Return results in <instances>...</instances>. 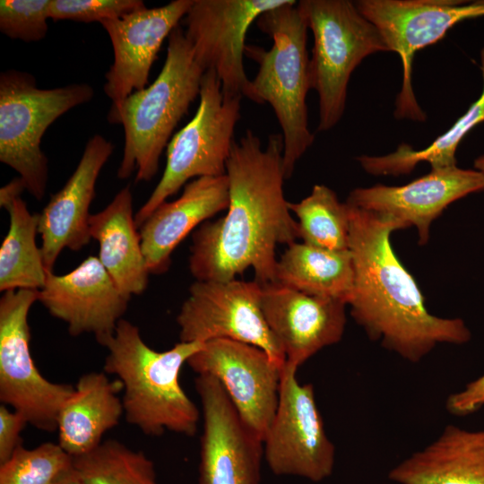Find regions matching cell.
Wrapping results in <instances>:
<instances>
[{"label": "cell", "mask_w": 484, "mask_h": 484, "mask_svg": "<svg viewBox=\"0 0 484 484\" xmlns=\"http://www.w3.org/2000/svg\"><path fill=\"white\" fill-rule=\"evenodd\" d=\"M203 412L197 484H260L264 443L240 418L220 382L198 375Z\"/></svg>", "instance_id": "cell-15"}, {"label": "cell", "mask_w": 484, "mask_h": 484, "mask_svg": "<svg viewBox=\"0 0 484 484\" xmlns=\"http://www.w3.org/2000/svg\"><path fill=\"white\" fill-rule=\"evenodd\" d=\"M217 378L240 418L263 440L274 418L283 367L262 349L229 339L206 341L186 362Z\"/></svg>", "instance_id": "cell-14"}, {"label": "cell", "mask_w": 484, "mask_h": 484, "mask_svg": "<svg viewBox=\"0 0 484 484\" xmlns=\"http://www.w3.org/2000/svg\"><path fill=\"white\" fill-rule=\"evenodd\" d=\"M146 7L142 0H51L49 18L93 22L120 18Z\"/></svg>", "instance_id": "cell-32"}, {"label": "cell", "mask_w": 484, "mask_h": 484, "mask_svg": "<svg viewBox=\"0 0 484 484\" xmlns=\"http://www.w3.org/2000/svg\"><path fill=\"white\" fill-rule=\"evenodd\" d=\"M354 4L379 30L389 51L402 59L403 76L395 117L425 120L411 85L414 54L441 39L456 23L484 16V0H359Z\"/></svg>", "instance_id": "cell-10"}, {"label": "cell", "mask_w": 484, "mask_h": 484, "mask_svg": "<svg viewBox=\"0 0 484 484\" xmlns=\"http://www.w3.org/2000/svg\"><path fill=\"white\" fill-rule=\"evenodd\" d=\"M297 6L314 36L311 89L318 95L324 132L341 120L352 72L367 56L389 51L376 27L349 0H301Z\"/></svg>", "instance_id": "cell-7"}, {"label": "cell", "mask_w": 484, "mask_h": 484, "mask_svg": "<svg viewBox=\"0 0 484 484\" xmlns=\"http://www.w3.org/2000/svg\"><path fill=\"white\" fill-rule=\"evenodd\" d=\"M113 151V143L100 134L89 139L73 173L39 213L40 249L48 272H53L65 248L78 251L91 239L90 207L98 177Z\"/></svg>", "instance_id": "cell-20"}, {"label": "cell", "mask_w": 484, "mask_h": 484, "mask_svg": "<svg viewBox=\"0 0 484 484\" xmlns=\"http://www.w3.org/2000/svg\"><path fill=\"white\" fill-rule=\"evenodd\" d=\"M480 59L482 93L452 127L429 146L419 151L402 144L395 151L386 155H361L357 160L363 169L374 176H400L410 173L419 162L424 161L430 164L431 169L456 166L455 152L459 143L474 126L484 121V46Z\"/></svg>", "instance_id": "cell-27"}, {"label": "cell", "mask_w": 484, "mask_h": 484, "mask_svg": "<svg viewBox=\"0 0 484 484\" xmlns=\"http://www.w3.org/2000/svg\"><path fill=\"white\" fill-rule=\"evenodd\" d=\"M51 0H1L0 31L12 39L36 42L48 30Z\"/></svg>", "instance_id": "cell-31"}, {"label": "cell", "mask_w": 484, "mask_h": 484, "mask_svg": "<svg viewBox=\"0 0 484 484\" xmlns=\"http://www.w3.org/2000/svg\"><path fill=\"white\" fill-rule=\"evenodd\" d=\"M484 407V375L448 396L447 411L458 417L468 416Z\"/></svg>", "instance_id": "cell-34"}, {"label": "cell", "mask_w": 484, "mask_h": 484, "mask_svg": "<svg viewBox=\"0 0 484 484\" xmlns=\"http://www.w3.org/2000/svg\"><path fill=\"white\" fill-rule=\"evenodd\" d=\"M73 467V458L58 443L22 445L0 464V484H56Z\"/></svg>", "instance_id": "cell-30"}, {"label": "cell", "mask_w": 484, "mask_h": 484, "mask_svg": "<svg viewBox=\"0 0 484 484\" xmlns=\"http://www.w3.org/2000/svg\"><path fill=\"white\" fill-rule=\"evenodd\" d=\"M26 187L20 177L0 189V205L9 214V229L0 247V290H38L45 284L47 269L36 244L39 213L32 214L22 198Z\"/></svg>", "instance_id": "cell-25"}, {"label": "cell", "mask_w": 484, "mask_h": 484, "mask_svg": "<svg viewBox=\"0 0 484 484\" xmlns=\"http://www.w3.org/2000/svg\"><path fill=\"white\" fill-rule=\"evenodd\" d=\"M298 368L285 363L279 402L264 439V457L277 476H297L313 482L333 471L335 446L326 435L314 387L301 385Z\"/></svg>", "instance_id": "cell-12"}, {"label": "cell", "mask_w": 484, "mask_h": 484, "mask_svg": "<svg viewBox=\"0 0 484 484\" xmlns=\"http://www.w3.org/2000/svg\"><path fill=\"white\" fill-rule=\"evenodd\" d=\"M192 4L193 0H174L99 22L114 52L104 84V92L112 101L110 108L119 107L133 92L149 85L150 71L164 39L179 25Z\"/></svg>", "instance_id": "cell-16"}, {"label": "cell", "mask_w": 484, "mask_h": 484, "mask_svg": "<svg viewBox=\"0 0 484 484\" xmlns=\"http://www.w3.org/2000/svg\"><path fill=\"white\" fill-rule=\"evenodd\" d=\"M73 458V469L85 484H159L152 461L116 439Z\"/></svg>", "instance_id": "cell-29"}, {"label": "cell", "mask_w": 484, "mask_h": 484, "mask_svg": "<svg viewBox=\"0 0 484 484\" xmlns=\"http://www.w3.org/2000/svg\"><path fill=\"white\" fill-rule=\"evenodd\" d=\"M229 202L225 174L194 178L184 186L180 197L162 203L139 228L150 274L167 272L171 255L181 241L198 225L227 210Z\"/></svg>", "instance_id": "cell-21"}, {"label": "cell", "mask_w": 484, "mask_h": 484, "mask_svg": "<svg viewBox=\"0 0 484 484\" xmlns=\"http://www.w3.org/2000/svg\"><path fill=\"white\" fill-rule=\"evenodd\" d=\"M283 138L262 147L251 130L233 143L226 163L229 202L225 216L194 232L189 270L196 281H231L251 268L260 284L276 281L277 245L298 238L283 192Z\"/></svg>", "instance_id": "cell-1"}, {"label": "cell", "mask_w": 484, "mask_h": 484, "mask_svg": "<svg viewBox=\"0 0 484 484\" xmlns=\"http://www.w3.org/2000/svg\"><path fill=\"white\" fill-rule=\"evenodd\" d=\"M349 205L354 288L348 305L367 336L411 363L438 344L468 342L471 333L463 320L427 310L416 281L394 254L391 233L407 227L389 214Z\"/></svg>", "instance_id": "cell-2"}, {"label": "cell", "mask_w": 484, "mask_h": 484, "mask_svg": "<svg viewBox=\"0 0 484 484\" xmlns=\"http://www.w3.org/2000/svg\"><path fill=\"white\" fill-rule=\"evenodd\" d=\"M262 285L261 307L286 363L298 368L341 341L346 325L341 300L307 295L279 282Z\"/></svg>", "instance_id": "cell-18"}, {"label": "cell", "mask_w": 484, "mask_h": 484, "mask_svg": "<svg viewBox=\"0 0 484 484\" xmlns=\"http://www.w3.org/2000/svg\"><path fill=\"white\" fill-rule=\"evenodd\" d=\"M39 301L67 324L72 336L93 333L100 342L112 335L127 309V299L96 256L63 275L48 272Z\"/></svg>", "instance_id": "cell-17"}, {"label": "cell", "mask_w": 484, "mask_h": 484, "mask_svg": "<svg viewBox=\"0 0 484 484\" xmlns=\"http://www.w3.org/2000/svg\"><path fill=\"white\" fill-rule=\"evenodd\" d=\"M100 344L108 349L104 372L115 375L123 385L124 414L129 424L150 436L166 431L195 435L200 411L182 388L179 374L203 342L179 341L157 351L145 343L136 325L122 318Z\"/></svg>", "instance_id": "cell-3"}, {"label": "cell", "mask_w": 484, "mask_h": 484, "mask_svg": "<svg viewBox=\"0 0 484 484\" xmlns=\"http://www.w3.org/2000/svg\"><path fill=\"white\" fill-rule=\"evenodd\" d=\"M94 95L88 83L39 89L33 75L15 69L0 74V161L14 169L26 191L41 201L48 161L41 150L46 130L70 109Z\"/></svg>", "instance_id": "cell-6"}, {"label": "cell", "mask_w": 484, "mask_h": 484, "mask_svg": "<svg viewBox=\"0 0 484 484\" xmlns=\"http://www.w3.org/2000/svg\"><path fill=\"white\" fill-rule=\"evenodd\" d=\"M290 0H193L185 16V35L196 63L215 71L225 96L257 104L244 66L246 36L264 13Z\"/></svg>", "instance_id": "cell-13"}, {"label": "cell", "mask_w": 484, "mask_h": 484, "mask_svg": "<svg viewBox=\"0 0 484 484\" xmlns=\"http://www.w3.org/2000/svg\"><path fill=\"white\" fill-rule=\"evenodd\" d=\"M484 190V173L457 166L430 173L401 186L376 185L350 191L346 203L358 208L389 214L407 228L418 229L419 242L429 238L433 220L452 203Z\"/></svg>", "instance_id": "cell-19"}, {"label": "cell", "mask_w": 484, "mask_h": 484, "mask_svg": "<svg viewBox=\"0 0 484 484\" xmlns=\"http://www.w3.org/2000/svg\"><path fill=\"white\" fill-rule=\"evenodd\" d=\"M288 205L298 218L302 242L330 250L349 249L350 205L341 203L333 190L315 185L309 195Z\"/></svg>", "instance_id": "cell-28"}, {"label": "cell", "mask_w": 484, "mask_h": 484, "mask_svg": "<svg viewBox=\"0 0 484 484\" xmlns=\"http://www.w3.org/2000/svg\"><path fill=\"white\" fill-rule=\"evenodd\" d=\"M262 285L256 281H196L177 316L180 341L229 339L264 350L278 365L284 353L261 307Z\"/></svg>", "instance_id": "cell-11"}, {"label": "cell", "mask_w": 484, "mask_h": 484, "mask_svg": "<svg viewBox=\"0 0 484 484\" xmlns=\"http://www.w3.org/2000/svg\"><path fill=\"white\" fill-rule=\"evenodd\" d=\"M122 390V383L111 381L105 372H89L78 379L57 419L58 444L68 454L90 453L119 423L124 408L117 393Z\"/></svg>", "instance_id": "cell-24"}, {"label": "cell", "mask_w": 484, "mask_h": 484, "mask_svg": "<svg viewBox=\"0 0 484 484\" xmlns=\"http://www.w3.org/2000/svg\"><path fill=\"white\" fill-rule=\"evenodd\" d=\"M56 484H85L75 470H70Z\"/></svg>", "instance_id": "cell-35"}, {"label": "cell", "mask_w": 484, "mask_h": 484, "mask_svg": "<svg viewBox=\"0 0 484 484\" xmlns=\"http://www.w3.org/2000/svg\"><path fill=\"white\" fill-rule=\"evenodd\" d=\"M310 296L349 304L354 288L351 253L294 242L277 261L276 281Z\"/></svg>", "instance_id": "cell-26"}, {"label": "cell", "mask_w": 484, "mask_h": 484, "mask_svg": "<svg viewBox=\"0 0 484 484\" xmlns=\"http://www.w3.org/2000/svg\"><path fill=\"white\" fill-rule=\"evenodd\" d=\"M241 99L223 95L215 71L203 73L199 106L193 118L172 136L167 146L163 175L134 216L138 229L190 179L226 174L236 125L240 119Z\"/></svg>", "instance_id": "cell-8"}, {"label": "cell", "mask_w": 484, "mask_h": 484, "mask_svg": "<svg viewBox=\"0 0 484 484\" xmlns=\"http://www.w3.org/2000/svg\"><path fill=\"white\" fill-rule=\"evenodd\" d=\"M38 296V290L19 289L0 298V400L28 424L52 432L74 386L49 381L34 363L28 315Z\"/></svg>", "instance_id": "cell-9"}, {"label": "cell", "mask_w": 484, "mask_h": 484, "mask_svg": "<svg viewBox=\"0 0 484 484\" xmlns=\"http://www.w3.org/2000/svg\"><path fill=\"white\" fill-rule=\"evenodd\" d=\"M27 424L21 413L4 404L0 406V464L9 460L22 445L21 432Z\"/></svg>", "instance_id": "cell-33"}, {"label": "cell", "mask_w": 484, "mask_h": 484, "mask_svg": "<svg viewBox=\"0 0 484 484\" xmlns=\"http://www.w3.org/2000/svg\"><path fill=\"white\" fill-rule=\"evenodd\" d=\"M474 166L476 169L484 173V155H481L475 160Z\"/></svg>", "instance_id": "cell-36"}, {"label": "cell", "mask_w": 484, "mask_h": 484, "mask_svg": "<svg viewBox=\"0 0 484 484\" xmlns=\"http://www.w3.org/2000/svg\"><path fill=\"white\" fill-rule=\"evenodd\" d=\"M398 484H484V429L446 426L388 473Z\"/></svg>", "instance_id": "cell-22"}, {"label": "cell", "mask_w": 484, "mask_h": 484, "mask_svg": "<svg viewBox=\"0 0 484 484\" xmlns=\"http://www.w3.org/2000/svg\"><path fill=\"white\" fill-rule=\"evenodd\" d=\"M90 234L99 245V260L120 292L130 299L147 288L149 271L140 232L133 214V195L127 186L98 213L91 214Z\"/></svg>", "instance_id": "cell-23"}, {"label": "cell", "mask_w": 484, "mask_h": 484, "mask_svg": "<svg viewBox=\"0 0 484 484\" xmlns=\"http://www.w3.org/2000/svg\"><path fill=\"white\" fill-rule=\"evenodd\" d=\"M256 24L271 37L272 47L265 50L246 46V55L259 65L252 87L257 104L269 103L281 128L283 169L288 179L315 140L308 127L307 106L311 89L308 27L293 0L264 13Z\"/></svg>", "instance_id": "cell-5"}, {"label": "cell", "mask_w": 484, "mask_h": 484, "mask_svg": "<svg viewBox=\"0 0 484 484\" xmlns=\"http://www.w3.org/2000/svg\"><path fill=\"white\" fill-rule=\"evenodd\" d=\"M168 39L166 59L156 80L108 111V121L124 128L120 179L135 169V183L150 181L157 174L176 126L199 97L205 71L196 63L185 31L178 25Z\"/></svg>", "instance_id": "cell-4"}]
</instances>
